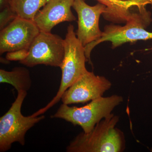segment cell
Listing matches in <instances>:
<instances>
[{"label": "cell", "instance_id": "1", "mask_svg": "<svg viewBox=\"0 0 152 152\" xmlns=\"http://www.w3.org/2000/svg\"><path fill=\"white\" fill-rule=\"evenodd\" d=\"M119 117L112 114L88 133H80L70 142L67 152H121L125 148L124 133L116 128Z\"/></svg>", "mask_w": 152, "mask_h": 152}, {"label": "cell", "instance_id": "2", "mask_svg": "<svg viewBox=\"0 0 152 152\" xmlns=\"http://www.w3.org/2000/svg\"><path fill=\"white\" fill-rule=\"evenodd\" d=\"M64 45V56L60 67L62 76L59 88L56 96L45 107L32 114L35 116L42 115L58 103L64 92L88 71L86 67L87 60L85 47L77 37L74 26L72 24L67 29Z\"/></svg>", "mask_w": 152, "mask_h": 152}, {"label": "cell", "instance_id": "3", "mask_svg": "<svg viewBox=\"0 0 152 152\" xmlns=\"http://www.w3.org/2000/svg\"><path fill=\"white\" fill-rule=\"evenodd\" d=\"M123 101L122 97L113 95L95 99L80 107H69L63 103L51 118L61 119L74 126H80L84 132L88 133L102 120L110 116L113 110Z\"/></svg>", "mask_w": 152, "mask_h": 152}, {"label": "cell", "instance_id": "4", "mask_svg": "<svg viewBox=\"0 0 152 152\" xmlns=\"http://www.w3.org/2000/svg\"><path fill=\"white\" fill-rule=\"evenodd\" d=\"M18 93L16 99L11 107L0 118L1 152L9 151L15 142L24 145L25 137L28 131L45 118V115H23L22 106L27 95V91H20Z\"/></svg>", "mask_w": 152, "mask_h": 152}, {"label": "cell", "instance_id": "5", "mask_svg": "<svg viewBox=\"0 0 152 152\" xmlns=\"http://www.w3.org/2000/svg\"><path fill=\"white\" fill-rule=\"evenodd\" d=\"M64 56V39L51 32L40 31L31 45L28 56L19 62L29 67L38 65L61 67Z\"/></svg>", "mask_w": 152, "mask_h": 152}, {"label": "cell", "instance_id": "6", "mask_svg": "<svg viewBox=\"0 0 152 152\" xmlns=\"http://www.w3.org/2000/svg\"><path fill=\"white\" fill-rule=\"evenodd\" d=\"M106 6L103 16L114 23L137 22L148 26L151 22V14L146 10L152 6V0H96Z\"/></svg>", "mask_w": 152, "mask_h": 152}, {"label": "cell", "instance_id": "7", "mask_svg": "<svg viewBox=\"0 0 152 152\" xmlns=\"http://www.w3.org/2000/svg\"><path fill=\"white\" fill-rule=\"evenodd\" d=\"M40 31L33 20L18 16L0 32V54L28 50Z\"/></svg>", "mask_w": 152, "mask_h": 152}, {"label": "cell", "instance_id": "8", "mask_svg": "<svg viewBox=\"0 0 152 152\" xmlns=\"http://www.w3.org/2000/svg\"><path fill=\"white\" fill-rule=\"evenodd\" d=\"M111 86V82L105 77L87 71L64 92L61 100L68 105L85 103L102 96Z\"/></svg>", "mask_w": 152, "mask_h": 152}, {"label": "cell", "instance_id": "9", "mask_svg": "<svg viewBox=\"0 0 152 152\" xmlns=\"http://www.w3.org/2000/svg\"><path fill=\"white\" fill-rule=\"evenodd\" d=\"M144 25L137 22H129L124 26L113 24L107 25L104 28L102 37L99 39L85 47L87 61L91 63L92 50L96 46L103 42H111L112 48L114 49L127 42L152 39V32L146 31Z\"/></svg>", "mask_w": 152, "mask_h": 152}, {"label": "cell", "instance_id": "10", "mask_svg": "<svg viewBox=\"0 0 152 152\" xmlns=\"http://www.w3.org/2000/svg\"><path fill=\"white\" fill-rule=\"evenodd\" d=\"M72 7L78 16L76 35L83 45L85 47L99 39L103 33L99 27V21L105 12L106 6L100 3L91 6L85 0H74Z\"/></svg>", "mask_w": 152, "mask_h": 152}, {"label": "cell", "instance_id": "11", "mask_svg": "<svg viewBox=\"0 0 152 152\" xmlns=\"http://www.w3.org/2000/svg\"><path fill=\"white\" fill-rule=\"evenodd\" d=\"M74 0H48L38 12L34 21L40 31L51 32L57 25L64 22L76 20L72 12Z\"/></svg>", "mask_w": 152, "mask_h": 152}, {"label": "cell", "instance_id": "12", "mask_svg": "<svg viewBox=\"0 0 152 152\" xmlns=\"http://www.w3.org/2000/svg\"><path fill=\"white\" fill-rule=\"evenodd\" d=\"M0 83L12 85L17 91H28L32 86L29 71L24 67H16L11 71L1 69Z\"/></svg>", "mask_w": 152, "mask_h": 152}, {"label": "cell", "instance_id": "13", "mask_svg": "<svg viewBox=\"0 0 152 152\" xmlns=\"http://www.w3.org/2000/svg\"><path fill=\"white\" fill-rule=\"evenodd\" d=\"M47 0H11V7L18 16L34 21L35 17Z\"/></svg>", "mask_w": 152, "mask_h": 152}, {"label": "cell", "instance_id": "14", "mask_svg": "<svg viewBox=\"0 0 152 152\" xmlns=\"http://www.w3.org/2000/svg\"><path fill=\"white\" fill-rule=\"evenodd\" d=\"M0 11V29L1 30L18 16L11 6L2 9Z\"/></svg>", "mask_w": 152, "mask_h": 152}, {"label": "cell", "instance_id": "15", "mask_svg": "<svg viewBox=\"0 0 152 152\" xmlns=\"http://www.w3.org/2000/svg\"><path fill=\"white\" fill-rule=\"evenodd\" d=\"M28 55V50H20L7 53L6 58L9 61H21L27 58Z\"/></svg>", "mask_w": 152, "mask_h": 152}, {"label": "cell", "instance_id": "16", "mask_svg": "<svg viewBox=\"0 0 152 152\" xmlns=\"http://www.w3.org/2000/svg\"><path fill=\"white\" fill-rule=\"evenodd\" d=\"M11 0H0V10L10 6Z\"/></svg>", "mask_w": 152, "mask_h": 152}, {"label": "cell", "instance_id": "17", "mask_svg": "<svg viewBox=\"0 0 152 152\" xmlns=\"http://www.w3.org/2000/svg\"><path fill=\"white\" fill-rule=\"evenodd\" d=\"M10 61H8L7 59L6 58H1V63H4V64H8L10 63Z\"/></svg>", "mask_w": 152, "mask_h": 152}, {"label": "cell", "instance_id": "18", "mask_svg": "<svg viewBox=\"0 0 152 152\" xmlns=\"http://www.w3.org/2000/svg\"><path fill=\"white\" fill-rule=\"evenodd\" d=\"M147 50H152V48L150 49H147Z\"/></svg>", "mask_w": 152, "mask_h": 152}]
</instances>
